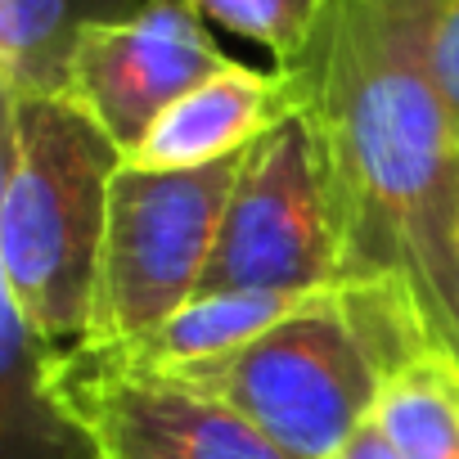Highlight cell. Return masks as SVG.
I'll use <instances>...</instances> for the list:
<instances>
[{
    "instance_id": "cell-1",
    "label": "cell",
    "mask_w": 459,
    "mask_h": 459,
    "mask_svg": "<svg viewBox=\"0 0 459 459\" xmlns=\"http://www.w3.org/2000/svg\"><path fill=\"white\" fill-rule=\"evenodd\" d=\"M441 10L446 0H329L311 50L284 77L325 144L342 284H396L437 347L459 351V131L437 82Z\"/></svg>"
},
{
    "instance_id": "cell-2",
    "label": "cell",
    "mask_w": 459,
    "mask_h": 459,
    "mask_svg": "<svg viewBox=\"0 0 459 459\" xmlns=\"http://www.w3.org/2000/svg\"><path fill=\"white\" fill-rule=\"evenodd\" d=\"M428 347L437 338L396 284L356 280L302 298L244 351L162 378L225 401L293 459H338L374 423L392 374Z\"/></svg>"
},
{
    "instance_id": "cell-3",
    "label": "cell",
    "mask_w": 459,
    "mask_h": 459,
    "mask_svg": "<svg viewBox=\"0 0 459 459\" xmlns=\"http://www.w3.org/2000/svg\"><path fill=\"white\" fill-rule=\"evenodd\" d=\"M126 153L68 100H5V198H0V293L28 329L77 351L91 338L108 198Z\"/></svg>"
},
{
    "instance_id": "cell-4",
    "label": "cell",
    "mask_w": 459,
    "mask_h": 459,
    "mask_svg": "<svg viewBox=\"0 0 459 459\" xmlns=\"http://www.w3.org/2000/svg\"><path fill=\"white\" fill-rule=\"evenodd\" d=\"M342 284V230L325 144L293 104L239 162L198 293H320Z\"/></svg>"
},
{
    "instance_id": "cell-5",
    "label": "cell",
    "mask_w": 459,
    "mask_h": 459,
    "mask_svg": "<svg viewBox=\"0 0 459 459\" xmlns=\"http://www.w3.org/2000/svg\"><path fill=\"white\" fill-rule=\"evenodd\" d=\"M239 162L244 153L198 171H144L122 162L108 198L86 347H126L203 289Z\"/></svg>"
},
{
    "instance_id": "cell-6",
    "label": "cell",
    "mask_w": 459,
    "mask_h": 459,
    "mask_svg": "<svg viewBox=\"0 0 459 459\" xmlns=\"http://www.w3.org/2000/svg\"><path fill=\"white\" fill-rule=\"evenodd\" d=\"M46 383L95 459H293L225 401L162 374L122 369L91 347L50 351Z\"/></svg>"
},
{
    "instance_id": "cell-7",
    "label": "cell",
    "mask_w": 459,
    "mask_h": 459,
    "mask_svg": "<svg viewBox=\"0 0 459 459\" xmlns=\"http://www.w3.org/2000/svg\"><path fill=\"white\" fill-rule=\"evenodd\" d=\"M230 64L189 0H149L140 14L91 28L77 41L64 95L131 153L185 91Z\"/></svg>"
},
{
    "instance_id": "cell-8",
    "label": "cell",
    "mask_w": 459,
    "mask_h": 459,
    "mask_svg": "<svg viewBox=\"0 0 459 459\" xmlns=\"http://www.w3.org/2000/svg\"><path fill=\"white\" fill-rule=\"evenodd\" d=\"M298 104L284 73H262L253 64H230L185 91L126 153L144 171H198L248 153L289 108Z\"/></svg>"
},
{
    "instance_id": "cell-9",
    "label": "cell",
    "mask_w": 459,
    "mask_h": 459,
    "mask_svg": "<svg viewBox=\"0 0 459 459\" xmlns=\"http://www.w3.org/2000/svg\"><path fill=\"white\" fill-rule=\"evenodd\" d=\"M311 298V293H307ZM302 298L298 293H194L176 316L153 325L126 347H91L135 374H176L244 351L271 325H280Z\"/></svg>"
},
{
    "instance_id": "cell-10",
    "label": "cell",
    "mask_w": 459,
    "mask_h": 459,
    "mask_svg": "<svg viewBox=\"0 0 459 459\" xmlns=\"http://www.w3.org/2000/svg\"><path fill=\"white\" fill-rule=\"evenodd\" d=\"M144 5L149 0H0V95H64L77 41Z\"/></svg>"
},
{
    "instance_id": "cell-11",
    "label": "cell",
    "mask_w": 459,
    "mask_h": 459,
    "mask_svg": "<svg viewBox=\"0 0 459 459\" xmlns=\"http://www.w3.org/2000/svg\"><path fill=\"white\" fill-rule=\"evenodd\" d=\"M374 423L401 459H459V351L428 347L405 360Z\"/></svg>"
},
{
    "instance_id": "cell-12",
    "label": "cell",
    "mask_w": 459,
    "mask_h": 459,
    "mask_svg": "<svg viewBox=\"0 0 459 459\" xmlns=\"http://www.w3.org/2000/svg\"><path fill=\"white\" fill-rule=\"evenodd\" d=\"M189 5L207 28L266 50L275 73H293L320 32L329 0H189Z\"/></svg>"
},
{
    "instance_id": "cell-13",
    "label": "cell",
    "mask_w": 459,
    "mask_h": 459,
    "mask_svg": "<svg viewBox=\"0 0 459 459\" xmlns=\"http://www.w3.org/2000/svg\"><path fill=\"white\" fill-rule=\"evenodd\" d=\"M437 82L450 108V122L459 131V0H446L437 23Z\"/></svg>"
},
{
    "instance_id": "cell-14",
    "label": "cell",
    "mask_w": 459,
    "mask_h": 459,
    "mask_svg": "<svg viewBox=\"0 0 459 459\" xmlns=\"http://www.w3.org/2000/svg\"><path fill=\"white\" fill-rule=\"evenodd\" d=\"M338 459H401V455L387 446V437L378 432V423H365V428L351 437V446H347Z\"/></svg>"
},
{
    "instance_id": "cell-15",
    "label": "cell",
    "mask_w": 459,
    "mask_h": 459,
    "mask_svg": "<svg viewBox=\"0 0 459 459\" xmlns=\"http://www.w3.org/2000/svg\"><path fill=\"white\" fill-rule=\"evenodd\" d=\"M450 257H455V320H459V189H455V230H450Z\"/></svg>"
}]
</instances>
